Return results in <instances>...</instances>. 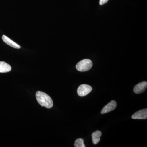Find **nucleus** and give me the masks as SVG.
I'll return each mask as SVG.
<instances>
[{
    "mask_svg": "<svg viewBox=\"0 0 147 147\" xmlns=\"http://www.w3.org/2000/svg\"><path fill=\"white\" fill-rule=\"evenodd\" d=\"M36 97L38 102L42 106L47 108H50L53 105V100L49 96L45 93L38 91L36 94Z\"/></svg>",
    "mask_w": 147,
    "mask_h": 147,
    "instance_id": "1",
    "label": "nucleus"
},
{
    "mask_svg": "<svg viewBox=\"0 0 147 147\" xmlns=\"http://www.w3.org/2000/svg\"><path fill=\"white\" fill-rule=\"evenodd\" d=\"M92 62L90 60L85 59L79 61L76 66V68L79 71H88L92 66Z\"/></svg>",
    "mask_w": 147,
    "mask_h": 147,
    "instance_id": "2",
    "label": "nucleus"
},
{
    "mask_svg": "<svg viewBox=\"0 0 147 147\" xmlns=\"http://www.w3.org/2000/svg\"><path fill=\"white\" fill-rule=\"evenodd\" d=\"M92 87L87 84H82L80 85L77 89V94L79 96L83 97L89 94L92 91Z\"/></svg>",
    "mask_w": 147,
    "mask_h": 147,
    "instance_id": "3",
    "label": "nucleus"
},
{
    "mask_svg": "<svg viewBox=\"0 0 147 147\" xmlns=\"http://www.w3.org/2000/svg\"><path fill=\"white\" fill-rule=\"evenodd\" d=\"M131 118L134 119H145L147 118V109H142L134 113Z\"/></svg>",
    "mask_w": 147,
    "mask_h": 147,
    "instance_id": "4",
    "label": "nucleus"
},
{
    "mask_svg": "<svg viewBox=\"0 0 147 147\" xmlns=\"http://www.w3.org/2000/svg\"><path fill=\"white\" fill-rule=\"evenodd\" d=\"M117 107V102L115 100H111L107 105H105L101 111V114L109 113L115 110Z\"/></svg>",
    "mask_w": 147,
    "mask_h": 147,
    "instance_id": "5",
    "label": "nucleus"
},
{
    "mask_svg": "<svg viewBox=\"0 0 147 147\" xmlns=\"http://www.w3.org/2000/svg\"><path fill=\"white\" fill-rule=\"evenodd\" d=\"M147 87V82H143L139 83L134 86L133 91L137 94L142 93L146 90Z\"/></svg>",
    "mask_w": 147,
    "mask_h": 147,
    "instance_id": "6",
    "label": "nucleus"
},
{
    "mask_svg": "<svg viewBox=\"0 0 147 147\" xmlns=\"http://www.w3.org/2000/svg\"><path fill=\"white\" fill-rule=\"evenodd\" d=\"M2 38L3 41L7 45H9L11 47H13V48H17V49H19V48L21 47L20 45H18V44L14 42V41L11 40L7 36H6L5 35L3 36Z\"/></svg>",
    "mask_w": 147,
    "mask_h": 147,
    "instance_id": "7",
    "label": "nucleus"
},
{
    "mask_svg": "<svg viewBox=\"0 0 147 147\" xmlns=\"http://www.w3.org/2000/svg\"><path fill=\"white\" fill-rule=\"evenodd\" d=\"M11 69V67L9 64L5 62L0 61V73L9 72Z\"/></svg>",
    "mask_w": 147,
    "mask_h": 147,
    "instance_id": "8",
    "label": "nucleus"
},
{
    "mask_svg": "<svg viewBox=\"0 0 147 147\" xmlns=\"http://www.w3.org/2000/svg\"><path fill=\"white\" fill-rule=\"evenodd\" d=\"M101 131H97L93 132L92 134V140L93 143L95 145L97 144L100 141V137H101Z\"/></svg>",
    "mask_w": 147,
    "mask_h": 147,
    "instance_id": "9",
    "label": "nucleus"
},
{
    "mask_svg": "<svg viewBox=\"0 0 147 147\" xmlns=\"http://www.w3.org/2000/svg\"><path fill=\"white\" fill-rule=\"evenodd\" d=\"M74 146L75 147H85L84 144V140L83 139L79 138L76 139L74 143Z\"/></svg>",
    "mask_w": 147,
    "mask_h": 147,
    "instance_id": "10",
    "label": "nucleus"
},
{
    "mask_svg": "<svg viewBox=\"0 0 147 147\" xmlns=\"http://www.w3.org/2000/svg\"><path fill=\"white\" fill-rule=\"evenodd\" d=\"M108 0H100L99 1V4L100 5H102L104 4L105 3H106L108 2Z\"/></svg>",
    "mask_w": 147,
    "mask_h": 147,
    "instance_id": "11",
    "label": "nucleus"
}]
</instances>
